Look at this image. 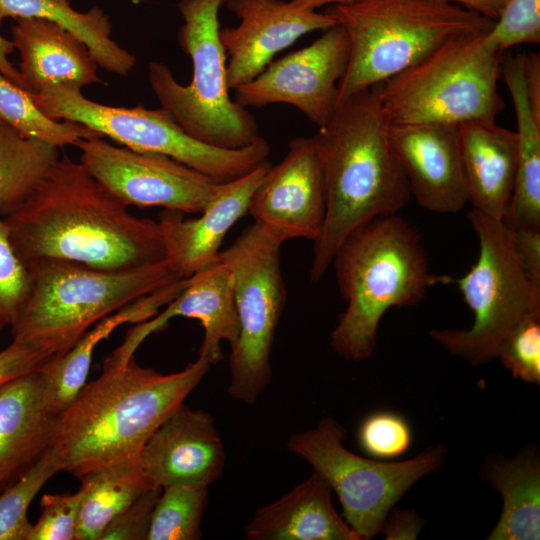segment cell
<instances>
[{"mask_svg": "<svg viewBox=\"0 0 540 540\" xmlns=\"http://www.w3.org/2000/svg\"><path fill=\"white\" fill-rule=\"evenodd\" d=\"M2 218L16 254L28 267L68 262L118 271L165 260L158 222L131 214L67 155Z\"/></svg>", "mask_w": 540, "mask_h": 540, "instance_id": "obj_1", "label": "cell"}, {"mask_svg": "<svg viewBox=\"0 0 540 540\" xmlns=\"http://www.w3.org/2000/svg\"><path fill=\"white\" fill-rule=\"evenodd\" d=\"M212 363L204 356L161 374L126 364L103 368L58 415L50 447L62 471L76 477L109 465L138 462L155 430L183 404Z\"/></svg>", "mask_w": 540, "mask_h": 540, "instance_id": "obj_2", "label": "cell"}, {"mask_svg": "<svg viewBox=\"0 0 540 540\" xmlns=\"http://www.w3.org/2000/svg\"><path fill=\"white\" fill-rule=\"evenodd\" d=\"M390 120L378 86L339 102L313 136L326 184V213L314 241L309 278L319 282L342 241L371 220L397 214L411 198L389 143Z\"/></svg>", "mask_w": 540, "mask_h": 540, "instance_id": "obj_3", "label": "cell"}, {"mask_svg": "<svg viewBox=\"0 0 540 540\" xmlns=\"http://www.w3.org/2000/svg\"><path fill=\"white\" fill-rule=\"evenodd\" d=\"M331 264L346 307L330 344L352 361L372 355L388 309L416 305L439 284V275L429 271L418 233L397 214L377 217L351 232Z\"/></svg>", "mask_w": 540, "mask_h": 540, "instance_id": "obj_4", "label": "cell"}, {"mask_svg": "<svg viewBox=\"0 0 540 540\" xmlns=\"http://www.w3.org/2000/svg\"><path fill=\"white\" fill-rule=\"evenodd\" d=\"M325 12L343 27L350 45L338 103L404 71L446 41L487 33L494 23L441 0H353Z\"/></svg>", "mask_w": 540, "mask_h": 540, "instance_id": "obj_5", "label": "cell"}, {"mask_svg": "<svg viewBox=\"0 0 540 540\" xmlns=\"http://www.w3.org/2000/svg\"><path fill=\"white\" fill-rule=\"evenodd\" d=\"M27 299L11 325L12 340L59 356L95 323L179 279L166 260L108 271L68 262L28 267Z\"/></svg>", "mask_w": 540, "mask_h": 540, "instance_id": "obj_6", "label": "cell"}, {"mask_svg": "<svg viewBox=\"0 0 540 540\" xmlns=\"http://www.w3.org/2000/svg\"><path fill=\"white\" fill-rule=\"evenodd\" d=\"M225 0H180L183 18L179 46L192 62V79L180 84L170 68L151 62L148 80L161 108L196 140L240 149L259 137L255 117L232 100L227 83V57L219 38V10Z\"/></svg>", "mask_w": 540, "mask_h": 540, "instance_id": "obj_7", "label": "cell"}, {"mask_svg": "<svg viewBox=\"0 0 540 540\" xmlns=\"http://www.w3.org/2000/svg\"><path fill=\"white\" fill-rule=\"evenodd\" d=\"M485 35L454 37L377 84L390 122L458 126L474 120H496L504 109L498 88L503 52Z\"/></svg>", "mask_w": 540, "mask_h": 540, "instance_id": "obj_8", "label": "cell"}, {"mask_svg": "<svg viewBox=\"0 0 540 540\" xmlns=\"http://www.w3.org/2000/svg\"><path fill=\"white\" fill-rule=\"evenodd\" d=\"M477 234L479 254L461 277L439 275V284H455L473 312L469 329L432 330L431 337L471 365L496 358L511 331L540 314V285L526 273L503 221L477 210L468 213Z\"/></svg>", "mask_w": 540, "mask_h": 540, "instance_id": "obj_9", "label": "cell"}, {"mask_svg": "<svg viewBox=\"0 0 540 540\" xmlns=\"http://www.w3.org/2000/svg\"><path fill=\"white\" fill-rule=\"evenodd\" d=\"M31 96L52 119L81 123L133 150L164 154L218 183L230 182L250 173L268 160L271 151L262 137L240 149L205 144L187 134L161 107L104 105L86 98L79 90L58 86L46 87Z\"/></svg>", "mask_w": 540, "mask_h": 540, "instance_id": "obj_10", "label": "cell"}, {"mask_svg": "<svg viewBox=\"0 0 540 540\" xmlns=\"http://www.w3.org/2000/svg\"><path fill=\"white\" fill-rule=\"evenodd\" d=\"M283 243L254 222L219 254L233 274L239 327L229 357L227 392L245 404L256 402L272 377V346L286 301Z\"/></svg>", "mask_w": 540, "mask_h": 540, "instance_id": "obj_11", "label": "cell"}, {"mask_svg": "<svg viewBox=\"0 0 540 540\" xmlns=\"http://www.w3.org/2000/svg\"><path fill=\"white\" fill-rule=\"evenodd\" d=\"M346 429L332 417L322 418L313 429L292 434L291 453L306 460L335 491L342 515L360 540L381 532L384 520L402 496L445 459V449L430 447L417 456L384 462L348 451L342 444Z\"/></svg>", "mask_w": 540, "mask_h": 540, "instance_id": "obj_12", "label": "cell"}, {"mask_svg": "<svg viewBox=\"0 0 540 540\" xmlns=\"http://www.w3.org/2000/svg\"><path fill=\"white\" fill-rule=\"evenodd\" d=\"M79 162L127 207L201 213L220 183L164 154L115 146L104 137L80 139Z\"/></svg>", "mask_w": 540, "mask_h": 540, "instance_id": "obj_13", "label": "cell"}, {"mask_svg": "<svg viewBox=\"0 0 540 540\" xmlns=\"http://www.w3.org/2000/svg\"><path fill=\"white\" fill-rule=\"evenodd\" d=\"M348 36L335 24L310 45L270 62L253 80L234 89V101L248 108L284 103L318 128L338 104V83L349 60Z\"/></svg>", "mask_w": 540, "mask_h": 540, "instance_id": "obj_14", "label": "cell"}, {"mask_svg": "<svg viewBox=\"0 0 540 540\" xmlns=\"http://www.w3.org/2000/svg\"><path fill=\"white\" fill-rule=\"evenodd\" d=\"M326 213L323 166L313 137H297L276 165H270L251 196L248 214L283 242L315 241Z\"/></svg>", "mask_w": 540, "mask_h": 540, "instance_id": "obj_15", "label": "cell"}, {"mask_svg": "<svg viewBox=\"0 0 540 540\" xmlns=\"http://www.w3.org/2000/svg\"><path fill=\"white\" fill-rule=\"evenodd\" d=\"M224 5L240 20L219 29L229 89L253 80L300 37L337 24L325 11L304 9L291 0H225Z\"/></svg>", "mask_w": 540, "mask_h": 540, "instance_id": "obj_16", "label": "cell"}, {"mask_svg": "<svg viewBox=\"0 0 540 540\" xmlns=\"http://www.w3.org/2000/svg\"><path fill=\"white\" fill-rule=\"evenodd\" d=\"M389 143L419 206L448 214L469 202L458 126L390 123Z\"/></svg>", "mask_w": 540, "mask_h": 540, "instance_id": "obj_17", "label": "cell"}, {"mask_svg": "<svg viewBox=\"0 0 540 540\" xmlns=\"http://www.w3.org/2000/svg\"><path fill=\"white\" fill-rule=\"evenodd\" d=\"M176 316L199 320L204 336L199 355L216 364L223 359L221 342L232 347L238 337V318L234 297V278L220 258L186 278L179 294L152 319L138 323L126 334L122 344L105 360L106 368L126 364L140 344L152 333L165 327Z\"/></svg>", "mask_w": 540, "mask_h": 540, "instance_id": "obj_18", "label": "cell"}, {"mask_svg": "<svg viewBox=\"0 0 540 540\" xmlns=\"http://www.w3.org/2000/svg\"><path fill=\"white\" fill-rule=\"evenodd\" d=\"M138 463L153 486L208 487L220 478L225 464L214 418L183 403L151 435Z\"/></svg>", "mask_w": 540, "mask_h": 540, "instance_id": "obj_19", "label": "cell"}, {"mask_svg": "<svg viewBox=\"0 0 540 540\" xmlns=\"http://www.w3.org/2000/svg\"><path fill=\"white\" fill-rule=\"evenodd\" d=\"M267 160L250 173L220 183L216 194L197 218L165 210L157 221L165 260L181 278H188L219 259L220 246L232 226L246 213L252 194L270 167Z\"/></svg>", "mask_w": 540, "mask_h": 540, "instance_id": "obj_20", "label": "cell"}, {"mask_svg": "<svg viewBox=\"0 0 540 540\" xmlns=\"http://www.w3.org/2000/svg\"><path fill=\"white\" fill-rule=\"evenodd\" d=\"M14 20L11 42L19 53L17 69L30 94L51 86L81 91L103 83L90 50L71 32L42 18Z\"/></svg>", "mask_w": 540, "mask_h": 540, "instance_id": "obj_21", "label": "cell"}, {"mask_svg": "<svg viewBox=\"0 0 540 540\" xmlns=\"http://www.w3.org/2000/svg\"><path fill=\"white\" fill-rule=\"evenodd\" d=\"M57 417L46 404L43 365L0 383V492L50 447Z\"/></svg>", "mask_w": 540, "mask_h": 540, "instance_id": "obj_22", "label": "cell"}, {"mask_svg": "<svg viewBox=\"0 0 540 540\" xmlns=\"http://www.w3.org/2000/svg\"><path fill=\"white\" fill-rule=\"evenodd\" d=\"M463 170L472 209L503 221L512 199L518 161L515 131L496 120L458 125Z\"/></svg>", "mask_w": 540, "mask_h": 540, "instance_id": "obj_23", "label": "cell"}, {"mask_svg": "<svg viewBox=\"0 0 540 540\" xmlns=\"http://www.w3.org/2000/svg\"><path fill=\"white\" fill-rule=\"evenodd\" d=\"M244 533L249 540H360L334 509L330 485L315 471L256 510Z\"/></svg>", "mask_w": 540, "mask_h": 540, "instance_id": "obj_24", "label": "cell"}, {"mask_svg": "<svg viewBox=\"0 0 540 540\" xmlns=\"http://www.w3.org/2000/svg\"><path fill=\"white\" fill-rule=\"evenodd\" d=\"M185 283L186 278H181L124 306L97 322L67 352L50 358L43 365L49 410L58 416L73 402L86 384L92 354L100 341L122 324L140 323L155 316L179 294Z\"/></svg>", "mask_w": 540, "mask_h": 540, "instance_id": "obj_25", "label": "cell"}, {"mask_svg": "<svg viewBox=\"0 0 540 540\" xmlns=\"http://www.w3.org/2000/svg\"><path fill=\"white\" fill-rule=\"evenodd\" d=\"M501 75L514 105L518 149L513 195L503 222L509 228H540V118L526 95L523 52L503 53Z\"/></svg>", "mask_w": 540, "mask_h": 540, "instance_id": "obj_26", "label": "cell"}, {"mask_svg": "<svg viewBox=\"0 0 540 540\" xmlns=\"http://www.w3.org/2000/svg\"><path fill=\"white\" fill-rule=\"evenodd\" d=\"M482 474L503 499L490 540H538L540 537V458L526 448L512 458L487 457Z\"/></svg>", "mask_w": 540, "mask_h": 540, "instance_id": "obj_27", "label": "cell"}, {"mask_svg": "<svg viewBox=\"0 0 540 540\" xmlns=\"http://www.w3.org/2000/svg\"><path fill=\"white\" fill-rule=\"evenodd\" d=\"M35 17L52 21L78 37L90 50L98 66L127 76L136 64L133 54L112 38V25L98 6L79 12L71 0H0V25L7 18Z\"/></svg>", "mask_w": 540, "mask_h": 540, "instance_id": "obj_28", "label": "cell"}, {"mask_svg": "<svg viewBox=\"0 0 540 540\" xmlns=\"http://www.w3.org/2000/svg\"><path fill=\"white\" fill-rule=\"evenodd\" d=\"M82 494L75 540H99L107 526L150 484L138 462L92 470L81 477Z\"/></svg>", "mask_w": 540, "mask_h": 540, "instance_id": "obj_29", "label": "cell"}, {"mask_svg": "<svg viewBox=\"0 0 540 540\" xmlns=\"http://www.w3.org/2000/svg\"><path fill=\"white\" fill-rule=\"evenodd\" d=\"M59 148L27 137L0 119V216L19 206L35 189Z\"/></svg>", "mask_w": 540, "mask_h": 540, "instance_id": "obj_30", "label": "cell"}, {"mask_svg": "<svg viewBox=\"0 0 540 540\" xmlns=\"http://www.w3.org/2000/svg\"><path fill=\"white\" fill-rule=\"evenodd\" d=\"M0 119L24 136L39 139L58 148L75 145L80 139L104 137L89 127L47 116L31 94L0 73Z\"/></svg>", "mask_w": 540, "mask_h": 540, "instance_id": "obj_31", "label": "cell"}, {"mask_svg": "<svg viewBox=\"0 0 540 540\" xmlns=\"http://www.w3.org/2000/svg\"><path fill=\"white\" fill-rule=\"evenodd\" d=\"M207 498L208 487H163L152 514L147 540L200 539Z\"/></svg>", "mask_w": 540, "mask_h": 540, "instance_id": "obj_32", "label": "cell"}, {"mask_svg": "<svg viewBox=\"0 0 540 540\" xmlns=\"http://www.w3.org/2000/svg\"><path fill=\"white\" fill-rule=\"evenodd\" d=\"M60 471L59 460L49 447L28 471L0 492V540H28L33 527L28 508L43 485Z\"/></svg>", "mask_w": 540, "mask_h": 540, "instance_id": "obj_33", "label": "cell"}, {"mask_svg": "<svg viewBox=\"0 0 540 540\" xmlns=\"http://www.w3.org/2000/svg\"><path fill=\"white\" fill-rule=\"evenodd\" d=\"M31 284L28 266L16 254L8 227L0 216V331L17 319Z\"/></svg>", "mask_w": 540, "mask_h": 540, "instance_id": "obj_34", "label": "cell"}, {"mask_svg": "<svg viewBox=\"0 0 540 540\" xmlns=\"http://www.w3.org/2000/svg\"><path fill=\"white\" fill-rule=\"evenodd\" d=\"M362 450L377 459H391L407 452L412 443V430L407 420L392 411L369 414L358 430Z\"/></svg>", "mask_w": 540, "mask_h": 540, "instance_id": "obj_35", "label": "cell"}, {"mask_svg": "<svg viewBox=\"0 0 540 540\" xmlns=\"http://www.w3.org/2000/svg\"><path fill=\"white\" fill-rule=\"evenodd\" d=\"M485 36L503 53L517 45L539 44L540 0H508Z\"/></svg>", "mask_w": 540, "mask_h": 540, "instance_id": "obj_36", "label": "cell"}, {"mask_svg": "<svg viewBox=\"0 0 540 540\" xmlns=\"http://www.w3.org/2000/svg\"><path fill=\"white\" fill-rule=\"evenodd\" d=\"M497 357L514 378L540 383V314L521 321L502 343Z\"/></svg>", "mask_w": 540, "mask_h": 540, "instance_id": "obj_37", "label": "cell"}, {"mask_svg": "<svg viewBox=\"0 0 540 540\" xmlns=\"http://www.w3.org/2000/svg\"><path fill=\"white\" fill-rule=\"evenodd\" d=\"M82 494H44L28 540H75Z\"/></svg>", "mask_w": 540, "mask_h": 540, "instance_id": "obj_38", "label": "cell"}, {"mask_svg": "<svg viewBox=\"0 0 540 540\" xmlns=\"http://www.w3.org/2000/svg\"><path fill=\"white\" fill-rule=\"evenodd\" d=\"M161 490L150 487L144 491L107 526L99 540H147Z\"/></svg>", "mask_w": 540, "mask_h": 540, "instance_id": "obj_39", "label": "cell"}, {"mask_svg": "<svg viewBox=\"0 0 540 540\" xmlns=\"http://www.w3.org/2000/svg\"><path fill=\"white\" fill-rule=\"evenodd\" d=\"M52 357L30 345L12 340L0 351V383L36 370Z\"/></svg>", "mask_w": 540, "mask_h": 540, "instance_id": "obj_40", "label": "cell"}, {"mask_svg": "<svg viewBox=\"0 0 540 540\" xmlns=\"http://www.w3.org/2000/svg\"><path fill=\"white\" fill-rule=\"evenodd\" d=\"M507 229L524 270L540 285V228L507 227Z\"/></svg>", "mask_w": 540, "mask_h": 540, "instance_id": "obj_41", "label": "cell"}, {"mask_svg": "<svg viewBox=\"0 0 540 540\" xmlns=\"http://www.w3.org/2000/svg\"><path fill=\"white\" fill-rule=\"evenodd\" d=\"M425 524L416 512L391 509L386 516L381 532L387 540L416 539Z\"/></svg>", "mask_w": 540, "mask_h": 540, "instance_id": "obj_42", "label": "cell"}, {"mask_svg": "<svg viewBox=\"0 0 540 540\" xmlns=\"http://www.w3.org/2000/svg\"><path fill=\"white\" fill-rule=\"evenodd\" d=\"M523 79L531 108L540 118V54L523 52Z\"/></svg>", "mask_w": 540, "mask_h": 540, "instance_id": "obj_43", "label": "cell"}, {"mask_svg": "<svg viewBox=\"0 0 540 540\" xmlns=\"http://www.w3.org/2000/svg\"><path fill=\"white\" fill-rule=\"evenodd\" d=\"M495 20L508 0H441Z\"/></svg>", "mask_w": 540, "mask_h": 540, "instance_id": "obj_44", "label": "cell"}, {"mask_svg": "<svg viewBox=\"0 0 540 540\" xmlns=\"http://www.w3.org/2000/svg\"><path fill=\"white\" fill-rule=\"evenodd\" d=\"M14 51L15 49L11 40L0 34V73L14 84L25 89L18 69L8 58Z\"/></svg>", "mask_w": 540, "mask_h": 540, "instance_id": "obj_45", "label": "cell"}, {"mask_svg": "<svg viewBox=\"0 0 540 540\" xmlns=\"http://www.w3.org/2000/svg\"><path fill=\"white\" fill-rule=\"evenodd\" d=\"M298 7L308 9V10H317L321 7H328L335 4H342L350 2L353 0H291Z\"/></svg>", "mask_w": 540, "mask_h": 540, "instance_id": "obj_46", "label": "cell"}]
</instances>
